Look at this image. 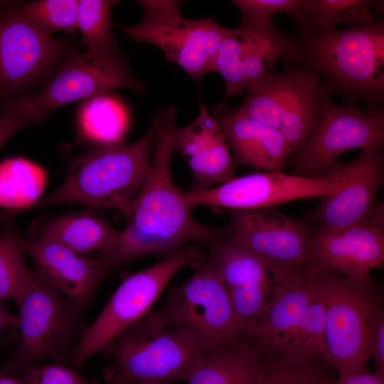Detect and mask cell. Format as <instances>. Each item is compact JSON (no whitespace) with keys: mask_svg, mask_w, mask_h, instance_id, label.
<instances>
[{"mask_svg":"<svg viewBox=\"0 0 384 384\" xmlns=\"http://www.w3.org/2000/svg\"><path fill=\"white\" fill-rule=\"evenodd\" d=\"M196 265L157 310L168 326L208 353L235 344L242 330L212 260L203 257Z\"/></svg>","mask_w":384,"mask_h":384,"instance_id":"obj_9","label":"cell"},{"mask_svg":"<svg viewBox=\"0 0 384 384\" xmlns=\"http://www.w3.org/2000/svg\"><path fill=\"white\" fill-rule=\"evenodd\" d=\"M36 233L43 234L80 255L102 253L115 244L119 232L90 211H80L43 220Z\"/></svg>","mask_w":384,"mask_h":384,"instance_id":"obj_23","label":"cell"},{"mask_svg":"<svg viewBox=\"0 0 384 384\" xmlns=\"http://www.w3.org/2000/svg\"><path fill=\"white\" fill-rule=\"evenodd\" d=\"M129 124L122 102L105 94L87 99L78 114L79 135L97 146L124 144Z\"/></svg>","mask_w":384,"mask_h":384,"instance_id":"obj_28","label":"cell"},{"mask_svg":"<svg viewBox=\"0 0 384 384\" xmlns=\"http://www.w3.org/2000/svg\"><path fill=\"white\" fill-rule=\"evenodd\" d=\"M324 327L318 271L306 262L285 267L279 295L243 329L242 336L257 350L290 361L324 358L330 362Z\"/></svg>","mask_w":384,"mask_h":384,"instance_id":"obj_3","label":"cell"},{"mask_svg":"<svg viewBox=\"0 0 384 384\" xmlns=\"http://www.w3.org/2000/svg\"><path fill=\"white\" fill-rule=\"evenodd\" d=\"M316 270L325 304L324 342L337 379L366 372L369 334L384 313L380 286L371 277L354 280Z\"/></svg>","mask_w":384,"mask_h":384,"instance_id":"obj_5","label":"cell"},{"mask_svg":"<svg viewBox=\"0 0 384 384\" xmlns=\"http://www.w3.org/2000/svg\"><path fill=\"white\" fill-rule=\"evenodd\" d=\"M173 142L187 163L193 178V190L207 189L234 178V161L228 144L215 117L199 103L196 119L176 126Z\"/></svg>","mask_w":384,"mask_h":384,"instance_id":"obj_21","label":"cell"},{"mask_svg":"<svg viewBox=\"0 0 384 384\" xmlns=\"http://www.w3.org/2000/svg\"><path fill=\"white\" fill-rule=\"evenodd\" d=\"M224 231L235 245L270 267L306 262L309 228L274 207L230 210Z\"/></svg>","mask_w":384,"mask_h":384,"instance_id":"obj_16","label":"cell"},{"mask_svg":"<svg viewBox=\"0 0 384 384\" xmlns=\"http://www.w3.org/2000/svg\"><path fill=\"white\" fill-rule=\"evenodd\" d=\"M23 245L34 262V270L82 310L110 272L95 255H78L38 233L24 238Z\"/></svg>","mask_w":384,"mask_h":384,"instance_id":"obj_20","label":"cell"},{"mask_svg":"<svg viewBox=\"0 0 384 384\" xmlns=\"http://www.w3.org/2000/svg\"><path fill=\"white\" fill-rule=\"evenodd\" d=\"M346 178V163L338 161L332 174L306 177L282 171H261L207 189L184 191L189 207L208 206L229 210L271 208L297 199L321 198L337 191Z\"/></svg>","mask_w":384,"mask_h":384,"instance_id":"obj_14","label":"cell"},{"mask_svg":"<svg viewBox=\"0 0 384 384\" xmlns=\"http://www.w3.org/2000/svg\"><path fill=\"white\" fill-rule=\"evenodd\" d=\"M258 370L255 384H333L336 370L324 358L293 362L257 350Z\"/></svg>","mask_w":384,"mask_h":384,"instance_id":"obj_29","label":"cell"},{"mask_svg":"<svg viewBox=\"0 0 384 384\" xmlns=\"http://www.w3.org/2000/svg\"><path fill=\"white\" fill-rule=\"evenodd\" d=\"M106 384H134L129 378L124 375L114 366L105 370Z\"/></svg>","mask_w":384,"mask_h":384,"instance_id":"obj_39","label":"cell"},{"mask_svg":"<svg viewBox=\"0 0 384 384\" xmlns=\"http://www.w3.org/2000/svg\"><path fill=\"white\" fill-rule=\"evenodd\" d=\"M246 90L235 110L280 132L291 153L311 139L320 119L323 98L329 94L315 74L290 65L264 76Z\"/></svg>","mask_w":384,"mask_h":384,"instance_id":"obj_7","label":"cell"},{"mask_svg":"<svg viewBox=\"0 0 384 384\" xmlns=\"http://www.w3.org/2000/svg\"><path fill=\"white\" fill-rule=\"evenodd\" d=\"M16 6L29 21L49 35L58 31L71 34L78 30V1L36 0L18 2Z\"/></svg>","mask_w":384,"mask_h":384,"instance_id":"obj_32","label":"cell"},{"mask_svg":"<svg viewBox=\"0 0 384 384\" xmlns=\"http://www.w3.org/2000/svg\"><path fill=\"white\" fill-rule=\"evenodd\" d=\"M241 14V23L257 21H274L279 13L288 14L299 23L301 19L302 0H233Z\"/></svg>","mask_w":384,"mask_h":384,"instance_id":"obj_34","label":"cell"},{"mask_svg":"<svg viewBox=\"0 0 384 384\" xmlns=\"http://www.w3.org/2000/svg\"><path fill=\"white\" fill-rule=\"evenodd\" d=\"M384 261L383 224L377 222L342 228L309 229L306 263L354 280L370 278Z\"/></svg>","mask_w":384,"mask_h":384,"instance_id":"obj_19","label":"cell"},{"mask_svg":"<svg viewBox=\"0 0 384 384\" xmlns=\"http://www.w3.org/2000/svg\"><path fill=\"white\" fill-rule=\"evenodd\" d=\"M117 89H130L142 94L146 92L129 68L98 67L73 48L40 90L18 97L27 110L42 122L51 112L63 105Z\"/></svg>","mask_w":384,"mask_h":384,"instance_id":"obj_17","label":"cell"},{"mask_svg":"<svg viewBox=\"0 0 384 384\" xmlns=\"http://www.w3.org/2000/svg\"><path fill=\"white\" fill-rule=\"evenodd\" d=\"M117 3L111 0L78 1V30L86 46L82 55L92 64L106 69L129 68L111 30V11Z\"/></svg>","mask_w":384,"mask_h":384,"instance_id":"obj_24","label":"cell"},{"mask_svg":"<svg viewBox=\"0 0 384 384\" xmlns=\"http://www.w3.org/2000/svg\"><path fill=\"white\" fill-rule=\"evenodd\" d=\"M368 351L369 358H372L375 365V373L384 376V313L376 318L372 326Z\"/></svg>","mask_w":384,"mask_h":384,"instance_id":"obj_37","label":"cell"},{"mask_svg":"<svg viewBox=\"0 0 384 384\" xmlns=\"http://www.w3.org/2000/svg\"><path fill=\"white\" fill-rule=\"evenodd\" d=\"M23 239L13 218L4 222L0 232V300L16 303L26 285L31 270L24 260Z\"/></svg>","mask_w":384,"mask_h":384,"instance_id":"obj_31","label":"cell"},{"mask_svg":"<svg viewBox=\"0 0 384 384\" xmlns=\"http://www.w3.org/2000/svg\"><path fill=\"white\" fill-rule=\"evenodd\" d=\"M287 65L315 74L328 93L383 110L384 23L331 31L298 28L289 36Z\"/></svg>","mask_w":384,"mask_h":384,"instance_id":"obj_2","label":"cell"},{"mask_svg":"<svg viewBox=\"0 0 384 384\" xmlns=\"http://www.w3.org/2000/svg\"><path fill=\"white\" fill-rule=\"evenodd\" d=\"M333 384H384V376L363 372L337 379Z\"/></svg>","mask_w":384,"mask_h":384,"instance_id":"obj_38","label":"cell"},{"mask_svg":"<svg viewBox=\"0 0 384 384\" xmlns=\"http://www.w3.org/2000/svg\"><path fill=\"white\" fill-rule=\"evenodd\" d=\"M105 351L134 384L186 381L205 353L182 333L168 326L157 309L151 310L122 333Z\"/></svg>","mask_w":384,"mask_h":384,"instance_id":"obj_10","label":"cell"},{"mask_svg":"<svg viewBox=\"0 0 384 384\" xmlns=\"http://www.w3.org/2000/svg\"><path fill=\"white\" fill-rule=\"evenodd\" d=\"M373 0H302L298 28L331 31L342 23L348 26L373 22Z\"/></svg>","mask_w":384,"mask_h":384,"instance_id":"obj_30","label":"cell"},{"mask_svg":"<svg viewBox=\"0 0 384 384\" xmlns=\"http://www.w3.org/2000/svg\"><path fill=\"white\" fill-rule=\"evenodd\" d=\"M10 339H9L7 338L0 337V351L6 345L7 342ZM0 369H1V367H0Z\"/></svg>","mask_w":384,"mask_h":384,"instance_id":"obj_43","label":"cell"},{"mask_svg":"<svg viewBox=\"0 0 384 384\" xmlns=\"http://www.w3.org/2000/svg\"><path fill=\"white\" fill-rule=\"evenodd\" d=\"M156 135L154 120L137 141L129 144L96 146L75 159L65 180L29 210L77 203L122 213L149 175Z\"/></svg>","mask_w":384,"mask_h":384,"instance_id":"obj_4","label":"cell"},{"mask_svg":"<svg viewBox=\"0 0 384 384\" xmlns=\"http://www.w3.org/2000/svg\"><path fill=\"white\" fill-rule=\"evenodd\" d=\"M0 384H26V383L20 375L8 374L0 369Z\"/></svg>","mask_w":384,"mask_h":384,"instance_id":"obj_41","label":"cell"},{"mask_svg":"<svg viewBox=\"0 0 384 384\" xmlns=\"http://www.w3.org/2000/svg\"><path fill=\"white\" fill-rule=\"evenodd\" d=\"M257 350L242 336L234 345L205 353L188 374V384H255Z\"/></svg>","mask_w":384,"mask_h":384,"instance_id":"obj_25","label":"cell"},{"mask_svg":"<svg viewBox=\"0 0 384 384\" xmlns=\"http://www.w3.org/2000/svg\"><path fill=\"white\" fill-rule=\"evenodd\" d=\"M242 330L279 295L286 267H270L233 242L224 229L205 244Z\"/></svg>","mask_w":384,"mask_h":384,"instance_id":"obj_15","label":"cell"},{"mask_svg":"<svg viewBox=\"0 0 384 384\" xmlns=\"http://www.w3.org/2000/svg\"><path fill=\"white\" fill-rule=\"evenodd\" d=\"M139 3L143 11L142 21L119 25L129 38L159 48L167 60L181 68L197 84L206 73L214 72L215 55L226 27L212 18L183 16L179 1L142 0Z\"/></svg>","mask_w":384,"mask_h":384,"instance_id":"obj_11","label":"cell"},{"mask_svg":"<svg viewBox=\"0 0 384 384\" xmlns=\"http://www.w3.org/2000/svg\"><path fill=\"white\" fill-rule=\"evenodd\" d=\"M384 181V148L379 145L361 150L360 156L346 163L341 188L320 198L309 214L316 225L342 228L377 222L383 224V206L376 201Z\"/></svg>","mask_w":384,"mask_h":384,"instance_id":"obj_18","label":"cell"},{"mask_svg":"<svg viewBox=\"0 0 384 384\" xmlns=\"http://www.w3.org/2000/svg\"><path fill=\"white\" fill-rule=\"evenodd\" d=\"M38 123L18 97L4 101L0 108V149L18 131Z\"/></svg>","mask_w":384,"mask_h":384,"instance_id":"obj_36","label":"cell"},{"mask_svg":"<svg viewBox=\"0 0 384 384\" xmlns=\"http://www.w3.org/2000/svg\"><path fill=\"white\" fill-rule=\"evenodd\" d=\"M204 257L196 245H186L161 261L125 277L105 307L80 335L71 363L80 366L105 351L122 333L145 316L174 276Z\"/></svg>","mask_w":384,"mask_h":384,"instance_id":"obj_8","label":"cell"},{"mask_svg":"<svg viewBox=\"0 0 384 384\" xmlns=\"http://www.w3.org/2000/svg\"><path fill=\"white\" fill-rule=\"evenodd\" d=\"M372 9H373L374 15H375L377 18V20L375 21H381L380 18L383 16V11H384V1L383 0L373 1Z\"/></svg>","mask_w":384,"mask_h":384,"instance_id":"obj_42","label":"cell"},{"mask_svg":"<svg viewBox=\"0 0 384 384\" xmlns=\"http://www.w3.org/2000/svg\"><path fill=\"white\" fill-rule=\"evenodd\" d=\"M214 72L224 80L226 97L241 94L247 89L243 39L239 26L227 28L215 55Z\"/></svg>","mask_w":384,"mask_h":384,"instance_id":"obj_33","label":"cell"},{"mask_svg":"<svg viewBox=\"0 0 384 384\" xmlns=\"http://www.w3.org/2000/svg\"><path fill=\"white\" fill-rule=\"evenodd\" d=\"M239 28L243 39L244 70L247 87L272 73L278 60L287 53L290 41L274 21L241 23Z\"/></svg>","mask_w":384,"mask_h":384,"instance_id":"obj_27","label":"cell"},{"mask_svg":"<svg viewBox=\"0 0 384 384\" xmlns=\"http://www.w3.org/2000/svg\"><path fill=\"white\" fill-rule=\"evenodd\" d=\"M16 304L19 341L1 370L18 375L23 368L42 359L71 361L74 338L83 310L35 270H31Z\"/></svg>","mask_w":384,"mask_h":384,"instance_id":"obj_6","label":"cell"},{"mask_svg":"<svg viewBox=\"0 0 384 384\" xmlns=\"http://www.w3.org/2000/svg\"><path fill=\"white\" fill-rule=\"evenodd\" d=\"M176 110L161 107L154 117L156 135L151 169L123 215L126 225L109 250L94 255L111 271L149 255L169 256L190 242L206 244L221 229L199 223L171 175Z\"/></svg>","mask_w":384,"mask_h":384,"instance_id":"obj_1","label":"cell"},{"mask_svg":"<svg viewBox=\"0 0 384 384\" xmlns=\"http://www.w3.org/2000/svg\"><path fill=\"white\" fill-rule=\"evenodd\" d=\"M46 183L44 169L25 158L0 162V221L27 211L39 201Z\"/></svg>","mask_w":384,"mask_h":384,"instance_id":"obj_26","label":"cell"},{"mask_svg":"<svg viewBox=\"0 0 384 384\" xmlns=\"http://www.w3.org/2000/svg\"><path fill=\"white\" fill-rule=\"evenodd\" d=\"M26 384H94L60 363L32 364L18 374Z\"/></svg>","mask_w":384,"mask_h":384,"instance_id":"obj_35","label":"cell"},{"mask_svg":"<svg viewBox=\"0 0 384 384\" xmlns=\"http://www.w3.org/2000/svg\"><path fill=\"white\" fill-rule=\"evenodd\" d=\"M18 325V316L0 307V331L15 329Z\"/></svg>","mask_w":384,"mask_h":384,"instance_id":"obj_40","label":"cell"},{"mask_svg":"<svg viewBox=\"0 0 384 384\" xmlns=\"http://www.w3.org/2000/svg\"><path fill=\"white\" fill-rule=\"evenodd\" d=\"M330 96L326 94L323 98L320 119L311 139L292 153V174L326 176L334 173L342 154L384 144V110L336 104Z\"/></svg>","mask_w":384,"mask_h":384,"instance_id":"obj_13","label":"cell"},{"mask_svg":"<svg viewBox=\"0 0 384 384\" xmlns=\"http://www.w3.org/2000/svg\"><path fill=\"white\" fill-rule=\"evenodd\" d=\"M17 3L0 1V102L43 85L73 48L34 25Z\"/></svg>","mask_w":384,"mask_h":384,"instance_id":"obj_12","label":"cell"},{"mask_svg":"<svg viewBox=\"0 0 384 384\" xmlns=\"http://www.w3.org/2000/svg\"><path fill=\"white\" fill-rule=\"evenodd\" d=\"M211 114L235 162L262 171H282L291 151L280 132L238 113L224 102Z\"/></svg>","mask_w":384,"mask_h":384,"instance_id":"obj_22","label":"cell"}]
</instances>
